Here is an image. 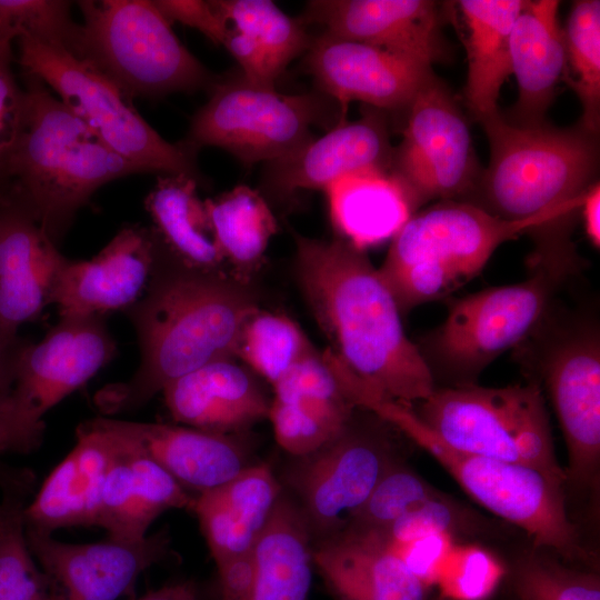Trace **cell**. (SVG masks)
Wrapping results in <instances>:
<instances>
[{
	"instance_id": "cell-9",
	"label": "cell",
	"mask_w": 600,
	"mask_h": 600,
	"mask_svg": "<svg viewBox=\"0 0 600 600\" xmlns=\"http://www.w3.org/2000/svg\"><path fill=\"white\" fill-rule=\"evenodd\" d=\"M369 411L429 452L474 501L524 530L537 547L567 558L579 554L562 483L530 467L451 448L422 423L412 406L381 398Z\"/></svg>"
},
{
	"instance_id": "cell-11",
	"label": "cell",
	"mask_w": 600,
	"mask_h": 600,
	"mask_svg": "<svg viewBox=\"0 0 600 600\" xmlns=\"http://www.w3.org/2000/svg\"><path fill=\"white\" fill-rule=\"evenodd\" d=\"M551 399L569 457L566 477L588 483L600 461V331L596 316L553 306L516 349Z\"/></svg>"
},
{
	"instance_id": "cell-27",
	"label": "cell",
	"mask_w": 600,
	"mask_h": 600,
	"mask_svg": "<svg viewBox=\"0 0 600 600\" xmlns=\"http://www.w3.org/2000/svg\"><path fill=\"white\" fill-rule=\"evenodd\" d=\"M312 561L341 600H424L427 587L374 533L351 528L312 549Z\"/></svg>"
},
{
	"instance_id": "cell-12",
	"label": "cell",
	"mask_w": 600,
	"mask_h": 600,
	"mask_svg": "<svg viewBox=\"0 0 600 600\" xmlns=\"http://www.w3.org/2000/svg\"><path fill=\"white\" fill-rule=\"evenodd\" d=\"M116 352L99 318H61L20 352L0 402V453H29L41 443L46 413L90 380Z\"/></svg>"
},
{
	"instance_id": "cell-5",
	"label": "cell",
	"mask_w": 600,
	"mask_h": 600,
	"mask_svg": "<svg viewBox=\"0 0 600 600\" xmlns=\"http://www.w3.org/2000/svg\"><path fill=\"white\" fill-rule=\"evenodd\" d=\"M531 222L500 219L464 200L414 212L392 238L378 269L401 313L443 299L476 278L493 252Z\"/></svg>"
},
{
	"instance_id": "cell-33",
	"label": "cell",
	"mask_w": 600,
	"mask_h": 600,
	"mask_svg": "<svg viewBox=\"0 0 600 600\" xmlns=\"http://www.w3.org/2000/svg\"><path fill=\"white\" fill-rule=\"evenodd\" d=\"M30 471L1 487L0 600H50L48 583L26 536L23 510L33 488Z\"/></svg>"
},
{
	"instance_id": "cell-37",
	"label": "cell",
	"mask_w": 600,
	"mask_h": 600,
	"mask_svg": "<svg viewBox=\"0 0 600 600\" xmlns=\"http://www.w3.org/2000/svg\"><path fill=\"white\" fill-rule=\"evenodd\" d=\"M66 258L51 247L27 273L0 282V348L6 349L19 326L37 318L49 303L56 274Z\"/></svg>"
},
{
	"instance_id": "cell-34",
	"label": "cell",
	"mask_w": 600,
	"mask_h": 600,
	"mask_svg": "<svg viewBox=\"0 0 600 600\" xmlns=\"http://www.w3.org/2000/svg\"><path fill=\"white\" fill-rule=\"evenodd\" d=\"M221 18L243 33L262 52L278 79L303 51L311 38L298 19H292L269 0H212Z\"/></svg>"
},
{
	"instance_id": "cell-24",
	"label": "cell",
	"mask_w": 600,
	"mask_h": 600,
	"mask_svg": "<svg viewBox=\"0 0 600 600\" xmlns=\"http://www.w3.org/2000/svg\"><path fill=\"white\" fill-rule=\"evenodd\" d=\"M116 454L113 440L84 421L77 442L43 481L23 510L27 529L52 533L60 528L97 526L104 480Z\"/></svg>"
},
{
	"instance_id": "cell-35",
	"label": "cell",
	"mask_w": 600,
	"mask_h": 600,
	"mask_svg": "<svg viewBox=\"0 0 600 600\" xmlns=\"http://www.w3.org/2000/svg\"><path fill=\"white\" fill-rule=\"evenodd\" d=\"M313 350L293 320L259 307L244 320L234 354L248 369L273 386Z\"/></svg>"
},
{
	"instance_id": "cell-18",
	"label": "cell",
	"mask_w": 600,
	"mask_h": 600,
	"mask_svg": "<svg viewBox=\"0 0 600 600\" xmlns=\"http://www.w3.org/2000/svg\"><path fill=\"white\" fill-rule=\"evenodd\" d=\"M301 458L290 480L309 527L322 532L341 527L390 464L384 441L353 417L334 440Z\"/></svg>"
},
{
	"instance_id": "cell-1",
	"label": "cell",
	"mask_w": 600,
	"mask_h": 600,
	"mask_svg": "<svg viewBox=\"0 0 600 600\" xmlns=\"http://www.w3.org/2000/svg\"><path fill=\"white\" fill-rule=\"evenodd\" d=\"M296 274L329 350L372 392L412 406L437 388L366 250L294 233Z\"/></svg>"
},
{
	"instance_id": "cell-36",
	"label": "cell",
	"mask_w": 600,
	"mask_h": 600,
	"mask_svg": "<svg viewBox=\"0 0 600 600\" xmlns=\"http://www.w3.org/2000/svg\"><path fill=\"white\" fill-rule=\"evenodd\" d=\"M562 33L566 54L562 79L581 102L580 122L587 129L599 132L600 1H576L562 28Z\"/></svg>"
},
{
	"instance_id": "cell-45",
	"label": "cell",
	"mask_w": 600,
	"mask_h": 600,
	"mask_svg": "<svg viewBox=\"0 0 600 600\" xmlns=\"http://www.w3.org/2000/svg\"><path fill=\"white\" fill-rule=\"evenodd\" d=\"M153 3L170 23L176 21L197 29L211 42L223 46L230 27L211 1L156 0Z\"/></svg>"
},
{
	"instance_id": "cell-47",
	"label": "cell",
	"mask_w": 600,
	"mask_h": 600,
	"mask_svg": "<svg viewBox=\"0 0 600 600\" xmlns=\"http://www.w3.org/2000/svg\"><path fill=\"white\" fill-rule=\"evenodd\" d=\"M136 600H199V597L194 584L183 581L149 591Z\"/></svg>"
},
{
	"instance_id": "cell-6",
	"label": "cell",
	"mask_w": 600,
	"mask_h": 600,
	"mask_svg": "<svg viewBox=\"0 0 600 600\" xmlns=\"http://www.w3.org/2000/svg\"><path fill=\"white\" fill-rule=\"evenodd\" d=\"M527 263L529 276L520 282L452 300L443 322L416 343L434 382L476 383L489 364L534 331L563 283L578 272L563 264Z\"/></svg>"
},
{
	"instance_id": "cell-13",
	"label": "cell",
	"mask_w": 600,
	"mask_h": 600,
	"mask_svg": "<svg viewBox=\"0 0 600 600\" xmlns=\"http://www.w3.org/2000/svg\"><path fill=\"white\" fill-rule=\"evenodd\" d=\"M209 100L193 114L179 141L198 153L221 148L244 167L283 157L313 138L311 127L324 121V102L317 94H286L238 80L214 81Z\"/></svg>"
},
{
	"instance_id": "cell-29",
	"label": "cell",
	"mask_w": 600,
	"mask_h": 600,
	"mask_svg": "<svg viewBox=\"0 0 600 600\" xmlns=\"http://www.w3.org/2000/svg\"><path fill=\"white\" fill-rule=\"evenodd\" d=\"M523 0H460L466 27L468 74L464 98L479 122L497 112L501 88L512 74L510 34Z\"/></svg>"
},
{
	"instance_id": "cell-28",
	"label": "cell",
	"mask_w": 600,
	"mask_h": 600,
	"mask_svg": "<svg viewBox=\"0 0 600 600\" xmlns=\"http://www.w3.org/2000/svg\"><path fill=\"white\" fill-rule=\"evenodd\" d=\"M338 236L366 250L392 239L417 212L401 183L383 169L344 174L323 189Z\"/></svg>"
},
{
	"instance_id": "cell-15",
	"label": "cell",
	"mask_w": 600,
	"mask_h": 600,
	"mask_svg": "<svg viewBox=\"0 0 600 600\" xmlns=\"http://www.w3.org/2000/svg\"><path fill=\"white\" fill-rule=\"evenodd\" d=\"M29 548L42 570L50 600H118L132 591L140 574L164 560L166 529L139 541L109 538L68 543L52 533L26 528Z\"/></svg>"
},
{
	"instance_id": "cell-23",
	"label": "cell",
	"mask_w": 600,
	"mask_h": 600,
	"mask_svg": "<svg viewBox=\"0 0 600 600\" xmlns=\"http://www.w3.org/2000/svg\"><path fill=\"white\" fill-rule=\"evenodd\" d=\"M161 393L177 422L227 436L268 418L271 403L254 373L234 358L209 362Z\"/></svg>"
},
{
	"instance_id": "cell-2",
	"label": "cell",
	"mask_w": 600,
	"mask_h": 600,
	"mask_svg": "<svg viewBox=\"0 0 600 600\" xmlns=\"http://www.w3.org/2000/svg\"><path fill=\"white\" fill-rule=\"evenodd\" d=\"M480 123L490 158L464 201L503 220L533 223L530 258H578L571 237L584 196L598 182L599 132L580 121L514 126L500 111Z\"/></svg>"
},
{
	"instance_id": "cell-14",
	"label": "cell",
	"mask_w": 600,
	"mask_h": 600,
	"mask_svg": "<svg viewBox=\"0 0 600 600\" xmlns=\"http://www.w3.org/2000/svg\"><path fill=\"white\" fill-rule=\"evenodd\" d=\"M402 133L389 172L417 211L431 200H464L471 193L480 173L469 127L436 76L407 109Z\"/></svg>"
},
{
	"instance_id": "cell-48",
	"label": "cell",
	"mask_w": 600,
	"mask_h": 600,
	"mask_svg": "<svg viewBox=\"0 0 600 600\" xmlns=\"http://www.w3.org/2000/svg\"><path fill=\"white\" fill-rule=\"evenodd\" d=\"M3 350L0 348V357L2 356ZM11 369L8 370L4 368L3 363L0 362V402L6 396L9 386H10Z\"/></svg>"
},
{
	"instance_id": "cell-43",
	"label": "cell",
	"mask_w": 600,
	"mask_h": 600,
	"mask_svg": "<svg viewBox=\"0 0 600 600\" xmlns=\"http://www.w3.org/2000/svg\"><path fill=\"white\" fill-rule=\"evenodd\" d=\"M457 522L453 508L433 497L403 514L383 530L372 531L386 543H402L429 536L450 533Z\"/></svg>"
},
{
	"instance_id": "cell-30",
	"label": "cell",
	"mask_w": 600,
	"mask_h": 600,
	"mask_svg": "<svg viewBox=\"0 0 600 600\" xmlns=\"http://www.w3.org/2000/svg\"><path fill=\"white\" fill-rule=\"evenodd\" d=\"M252 574L242 600H308L312 580L310 527L282 494L251 553Z\"/></svg>"
},
{
	"instance_id": "cell-3",
	"label": "cell",
	"mask_w": 600,
	"mask_h": 600,
	"mask_svg": "<svg viewBox=\"0 0 600 600\" xmlns=\"http://www.w3.org/2000/svg\"><path fill=\"white\" fill-rule=\"evenodd\" d=\"M157 282L137 309L141 363L133 377L102 389L106 413L136 409L178 378L220 359H236L247 317L259 308L251 283L186 269Z\"/></svg>"
},
{
	"instance_id": "cell-7",
	"label": "cell",
	"mask_w": 600,
	"mask_h": 600,
	"mask_svg": "<svg viewBox=\"0 0 600 600\" xmlns=\"http://www.w3.org/2000/svg\"><path fill=\"white\" fill-rule=\"evenodd\" d=\"M83 23L66 47L130 98L210 89L214 78L149 0H82Z\"/></svg>"
},
{
	"instance_id": "cell-46",
	"label": "cell",
	"mask_w": 600,
	"mask_h": 600,
	"mask_svg": "<svg viewBox=\"0 0 600 600\" xmlns=\"http://www.w3.org/2000/svg\"><path fill=\"white\" fill-rule=\"evenodd\" d=\"M586 234L590 242L600 247V183L596 182L586 193L580 209Z\"/></svg>"
},
{
	"instance_id": "cell-8",
	"label": "cell",
	"mask_w": 600,
	"mask_h": 600,
	"mask_svg": "<svg viewBox=\"0 0 600 600\" xmlns=\"http://www.w3.org/2000/svg\"><path fill=\"white\" fill-rule=\"evenodd\" d=\"M413 411L440 440L462 452L533 468L563 483L540 384L476 383L436 388Z\"/></svg>"
},
{
	"instance_id": "cell-49",
	"label": "cell",
	"mask_w": 600,
	"mask_h": 600,
	"mask_svg": "<svg viewBox=\"0 0 600 600\" xmlns=\"http://www.w3.org/2000/svg\"><path fill=\"white\" fill-rule=\"evenodd\" d=\"M440 600H444L443 598H441Z\"/></svg>"
},
{
	"instance_id": "cell-16",
	"label": "cell",
	"mask_w": 600,
	"mask_h": 600,
	"mask_svg": "<svg viewBox=\"0 0 600 600\" xmlns=\"http://www.w3.org/2000/svg\"><path fill=\"white\" fill-rule=\"evenodd\" d=\"M282 494L267 463L197 494L193 512L217 564L221 600H239L252 573L251 553Z\"/></svg>"
},
{
	"instance_id": "cell-26",
	"label": "cell",
	"mask_w": 600,
	"mask_h": 600,
	"mask_svg": "<svg viewBox=\"0 0 600 600\" xmlns=\"http://www.w3.org/2000/svg\"><path fill=\"white\" fill-rule=\"evenodd\" d=\"M559 1H527L510 34L511 70L518 98L502 117L520 127L546 122V113L563 78L566 54L558 20Z\"/></svg>"
},
{
	"instance_id": "cell-10",
	"label": "cell",
	"mask_w": 600,
	"mask_h": 600,
	"mask_svg": "<svg viewBox=\"0 0 600 600\" xmlns=\"http://www.w3.org/2000/svg\"><path fill=\"white\" fill-rule=\"evenodd\" d=\"M17 41L24 74L52 89L112 150L146 173L199 178L197 153L164 140L141 117L132 98L91 62L56 40L22 36Z\"/></svg>"
},
{
	"instance_id": "cell-19",
	"label": "cell",
	"mask_w": 600,
	"mask_h": 600,
	"mask_svg": "<svg viewBox=\"0 0 600 600\" xmlns=\"http://www.w3.org/2000/svg\"><path fill=\"white\" fill-rule=\"evenodd\" d=\"M299 21L430 67L449 53L438 3L430 0H313Z\"/></svg>"
},
{
	"instance_id": "cell-41",
	"label": "cell",
	"mask_w": 600,
	"mask_h": 600,
	"mask_svg": "<svg viewBox=\"0 0 600 600\" xmlns=\"http://www.w3.org/2000/svg\"><path fill=\"white\" fill-rule=\"evenodd\" d=\"M514 586L520 600H600L597 576L542 559L523 561Z\"/></svg>"
},
{
	"instance_id": "cell-38",
	"label": "cell",
	"mask_w": 600,
	"mask_h": 600,
	"mask_svg": "<svg viewBox=\"0 0 600 600\" xmlns=\"http://www.w3.org/2000/svg\"><path fill=\"white\" fill-rule=\"evenodd\" d=\"M433 497L418 476L390 463L364 502L349 518L353 529L383 530Z\"/></svg>"
},
{
	"instance_id": "cell-17",
	"label": "cell",
	"mask_w": 600,
	"mask_h": 600,
	"mask_svg": "<svg viewBox=\"0 0 600 600\" xmlns=\"http://www.w3.org/2000/svg\"><path fill=\"white\" fill-rule=\"evenodd\" d=\"M304 58L307 72L339 102L342 118L353 100L381 111H407L436 76L430 66L324 32L311 39Z\"/></svg>"
},
{
	"instance_id": "cell-4",
	"label": "cell",
	"mask_w": 600,
	"mask_h": 600,
	"mask_svg": "<svg viewBox=\"0 0 600 600\" xmlns=\"http://www.w3.org/2000/svg\"><path fill=\"white\" fill-rule=\"evenodd\" d=\"M24 76L26 121L9 181L13 202L54 242L100 187L146 172L112 150L41 80Z\"/></svg>"
},
{
	"instance_id": "cell-22",
	"label": "cell",
	"mask_w": 600,
	"mask_h": 600,
	"mask_svg": "<svg viewBox=\"0 0 600 600\" xmlns=\"http://www.w3.org/2000/svg\"><path fill=\"white\" fill-rule=\"evenodd\" d=\"M90 421L153 460L189 492L219 487L249 467L242 447L227 434L103 417Z\"/></svg>"
},
{
	"instance_id": "cell-40",
	"label": "cell",
	"mask_w": 600,
	"mask_h": 600,
	"mask_svg": "<svg viewBox=\"0 0 600 600\" xmlns=\"http://www.w3.org/2000/svg\"><path fill=\"white\" fill-rule=\"evenodd\" d=\"M76 28L69 1L0 0V51H11L12 41L22 36L51 39L67 47Z\"/></svg>"
},
{
	"instance_id": "cell-25",
	"label": "cell",
	"mask_w": 600,
	"mask_h": 600,
	"mask_svg": "<svg viewBox=\"0 0 600 600\" xmlns=\"http://www.w3.org/2000/svg\"><path fill=\"white\" fill-rule=\"evenodd\" d=\"M107 434L116 444V454L104 480L97 526L109 538L139 541L164 511H193L197 496L153 460Z\"/></svg>"
},
{
	"instance_id": "cell-44",
	"label": "cell",
	"mask_w": 600,
	"mask_h": 600,
	"mask_svg": "<svg viewBox=\"0 0 600 600\" xmlns=\"http://www.w3.org/2000/svg\"><path fill=\"white\" fill-rule=\"evenodd\" d=\"M381 542L427 588L434 584L439 569L454 544L450 533L429 536L402 543Z\"/></svg>"
},
{
	"instance_id": "cell-21",
	"label": "cell",
	"mask_w": 600,
	"mask_h": 600,
	"mask_svg": "<svg viewBox=\"0 0 600 600\" xmlns=\"http://www.w3.org/2000/svg\"><path fill=\"white\" fill-rule=\"evenodd\" d=\"M156 238L139 226L122 228L93 258L66 259L49 296L61 318H98L133 303L154 263Z\"/></svg>"
},
{
	"instance_id": "cell-31",
	"label": "cell",
	"mask_w": 600,
	"mask_h": 600,
	"mask_svg": "<svg viewBox=\"0 0 600 600\" xmlns=\"http://www.w3.org/2000/svg\"><path fill=\"white\" fill-rule=\"evenodd\" d=\"M198 179L189 174H159L144 199L153 234L181 267L207 273L230 274L212 237ZM231 276V274H230Z\"/></svg>"
},
{
	"instance_id": "cell-20",
	"label": "cell",
	"mask_w": 600,
	"mask_h": 600,
	"mask_svg": "<svg viewBox=\"0 0 600 600\" xmlns=\"http://www.w3.org/2000/svg\"><path fill=\"white\" fill-rule=\"evenodd\" d=\"M393 147L384 114L369 111L353 122H339L320 138L266 162L263 194L287 202L301 190H323L336 179L360 170H389Z\"/></svg>"
},
{
	"instance_id": "cell-39",
	"label": "cell",
	"mask_w": 600,
	"mask_h": 600,
	"mask_svg": "<svg viewBox=\"0 0 600 600\" xmlns=\"http://www.w3.org/2000/svg\"><path fill=\"white\" fill-rule=\"evenodd\" d=\"M504 573L501 562L488 550L454 543L439 569L434 584L444 600H487Z\"/></svg>"
},
{
	"instance_id": "cell-42",
	"label": "cell",
	"mask_w": 600,
	"mask_h": 600,
	"mask_svg": "<svg viewBox=\"0 0 600 600\" xmlns=\"http://www.w3.org/2000/svg\"><path fill=\"white\" fill-rule=\"evenodd\" d=\"M11 62L12 51H0V188L9 181L27 113L26 91L18 84Z\"/></svg>"
},
{
	"instance_id": "cell-32",
	"label": "cell",
	"mask_w": 600,
	"mask_h": 600,
	"mask_svg": "<svg viewBox=\"0 0 600 600\" xmlns=\"http://www.w3.org/2000/svg\"><path fill=\"white\" fill-rule=\"evenodd\" d=\"M216 246L230 274L251 283L264 262L278 223L264 196L248 186H237L204 200Z\"/></svg>"
}]
</instances>
